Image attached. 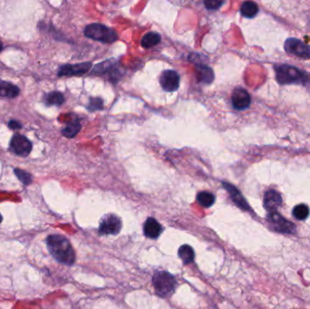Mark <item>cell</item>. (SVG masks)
<instances>
[{
  "instance_id": "6da1fadb",
  "label": "cell",
  "mask_w": 310,
  "mask_h": 309,
  "mask_svg": "<svg viewBox=\"0 0 310 309\" xmlns=\"http://www.w3.org/2000/svg\"><path fill=\"white\" fill-rule=\"evenodd\" d=\"M47 249L52 257L59 263L72 266L76 261V253L67 237L61 235H50L46 238Z\"/></svg>"
},
{
  "instance_id": "7a4b0ae2",
  "label": "cell",
  "mask_w": 310,
  "mask_h": 309,
  "mask_svg": "<svg viewBox=\"0 0 310 309\" xmlns=\"http://www.w3.org/2000/svg\"><path fill=\"white\" fill-rule=\"evenodd\" d=\"M276 80L282 85L286 84H303L310 83V76L298 67L288 65H275Z\"/></svg>"
},
{
  "instance_id": "3957f363",
  "label": "cell",
  "mask_w": 310,
  "mask_h": 309,
  "mask_svg": "<svg viewBox=\"0 0 310 309\" xmlns=\"http://www.w3.org/2000/svg\"><path fill=\"white\" fill-rule=\"evenodd\" d=\"M153 285L155 293L161 298H167L172 295L177 282L172 274L166 271H158L153 277Z\"/></svg>"
},
{
  "instance_id": "277c9868",
  "label": "cell",
  "mask_w": 310,
  "mask_h": 309,
  "mask_svg": "<svg viewBox=\"0 0 310 309\" xmlns=\"http://www.w3.org/2000/svg\"><path fill=\"white\" fill-rule=\"evenodd\" d=\"M84 36L88 39L106 44H111L118 39L116 32L114 29L98 23H94L87 26L84 29Z\"/></svg>"
},
{
  "instance_id": "5b68a950",
  "label": "cell",
  "mask_w": 310,
  "mask_h": 309,
  "mask_svg": "<svg viewBox=\"0 0 310 309\" xmlns=\"http://www.w3.org/2000/svg\"><path fill=\"white\" fill-rule=\"evenodd\" d=\"M121 219L115 214H106L100 221L99 233L102 235H117L122 230Z\"/></svg>"
},
{
  "instance_id": "8992f818",
  "label": "cell",
  "mask_w": 310,
  "mask_h": 309,
  "mask_svg": "<svg viewBox=\"0 0 310 309\" xmlns=\"http://www.w3.org/2000/svg\"><path fill=\"white\" fill-rule=\"evenodd\" d=\"M268 221L274 231L285 234H293L296 232V227L292 222L286 220L279 213L271 212L268 215Z\"/></svg>"
},
{
  "instance_id": "52a82bcc",
  "label": "cell",
  "mask_w": 310,
  "mask_h": 309,
  "mask_svg": "<svg viewBox=\"0 0 310 309\" xmlns=\"http://www.w3.org/2000/svg\"><path fill=\"white\" fill-rule=\"evenodd\" d=\"M285 50L290 55L298 56L303 59H310V45L305 44L299 39L290 38L286 40L284 44Z\"/></svg>"
},
{
  "instance_id": "ba28073f",
  "label": "cell",
  "mask_w": 310,
  "mask_h": 309,
  "mask_svg": "<svg viewBox=\"0 0 310 309\" xmlns=\"http://www.w3.org/2000/svg\"><path fill=\"white\" fill-rule=\"evenodd\" d=\"M10 149L15 154L26 157L32 151V144L26 136L17 133L12 137Z\"/></svg>"
},
{
  "instance_id": "9c48e42d",
  "label": "cell",
  "mask_w": 310,
  "mask_h": 309,
  "mask_svg": "<svg viewBox=\"0 0 310 309\" xmlns=\"http://www.w3.org/2000/svg\"><path fill=\"white\" fill-rule=\"evenodd\" d=\"M232 101L233 107L236 110H245L251 104V97L247 90L241 87H237L233 91Z\"/></svg>"
},
{
  "instance_id": "30bf717a",
  "label": "cell",
  "mask_w": 310,
  "mask_h": 309,
  "mask_svg": "<svg viewBox=\"0 0 310 309\" xmlns=\"http://www.w3.org/2000/svg\"><path fill=\"white\" fill-rule=\"evenodd\" d=\"M160 83L164 91L174 92L179 88L180 77L175 71L167 70L161 74Z\"/></svg>"
},
{
  "instance_id": "8fae6325",
  "label": "cell",
  "mask_w": 310,
  "mask_h": 309,
  "mask_svg": "<svg viewBox=\"0 0 310 309\" xmlns=\"http://www.w3.org/2000/svg\"><path fill=\"white\" fill-rule=\"evenodd\" d=\"M91 63H81L77 65H66L59 68V77H72V76H81L87 73L91 67Z\"/></svg>"
},
{
  "instance_id": "7c38bea8",
  "label": "cell",
  "mask_w": 310,
  "mask_h": 309,
  "mask_svg": "<svg viewBox=\"0 0 310 309\" xmlns=\"http://www.w3.org/2000/svg\"><path fill=\"white\" fill-rule=\"evenodd\" d=\"M282 204V197L276 191L271 190L267 192L264 196V207L269 213L276 212Z\"/></svg>"
},
{
  "instance_id": "4fadbf2b",
  "label": "cell",
  "mask_w": 310,
  "mask_h": 309,
  "mask_svg": "<svg viewBox=\"0 0 310 309\" xmlns=\"http://www.w3.org/2000/svg\"><path fill=\"white\" fill-rule=\"evenodd\" d=\"M223 186L224 188L227 190L228 193H230L231 198L232 199L233 202L238 206V208H240L241 210H249V205L246 201V199H244L242 194L240 193V192L238 189L234 187L232 184L227 183V182H223Z\"/></svg>"
},
{
  "instance_id": "5bb4252c",
  "label": "cell",
  "mask_w": 310,
  "mask_h": 309,
  "mask_svg": "<svg viewBox=\"0 0 310 309\" xmlns=\"http://www.w3.org/2000/svg\"><path fill=\"white\" fill-rule=\"evenodd\" d=\"M144 235L149 238H157L162 232L161 224L154 218L147 219L144 225Z\"/></svg>"
},
{
  "instance_id": "9a60e30c",
  "label": "cell",
  "mask_w": 310,
  "mask_h": 309,
  "mask_svg": "<svg viewBox=\"0 0 310 309\" xmlns=\"http://www.w3.org/2000/svg\"><path fill=\"white\" fill-rule=\"evenodd\" d=\"M197 77L200 83H211L214 79V74L211 68L203 65H196Z\"/></svg>"
},
{
  "instance_id": "2e32d148",
  "label": "cell",
  "mask_w": 310,
  "mask_h": 309,
  "mask_svg": "<svg viewBox=\"0 0 310 309\" xmlns=\"http://www.w3.org/2000/svg\"><path fill=\"white\" fill-rule=\"evenodd\" d=\"M19 93L20 90L17 85L0 80V96L14 98L17 97Z\"/></svg>"
},
{
  "instance_id": "e0dca14e",
  "label": "cell",
  "mask_w": 310,
  "mask_h": 309,
  "mask_svg": "<svg viewBox=\"0 0 310 309\" xmlns=\"http://www.w3.org/2000/svg\"><path fill=\"white\" fill-rule=\"evenodd\" d=\"M240 13L244 17L253 18L259 13V6L252 1H246L240 6Z\"/></svg>"
},
{
  "instance_id": "ac0fdd59",
  "label": "cell",
  "mask_w": 310,
  "mask_h": 309,
  "mask_svg": "<svg viewBox=\"0 0 310 309\" xmlns=\"http://www.w3.org/2000/svg\"><path fill=\"white\" fill-rule=\"evenodd\" d=\"M178 255L179 257L181 258V260H183L184 264H190L192 263L194 260V257H195V253H194V250L191 246L189 245H183L178 251Z\"/></svg>"
},
{
  "instance_id": "d6986e66",
  "label": "cell",
  "mask_w": 310,
  "mask_h": 309,
  "mask_svg": "<svg viewBox=\"0 0 310 309\" xmlns=\"http://www.w3.org/2000/svg\"><path fill=\"white\" fill-rule=\"evenodd\" d=\"M160 41H161V36L159 34L156 32H149L144 35V38L141 41V44L145 48H150L156 45Z\"/></svg>"
},
{
  "instance_id": "ffe728a7",
  "label": "cell",
  "mask_w": 310,
  "mask_h": 309,
  "mask_svg": "<svg viewBox=\"0 0 310 309\" xmlns=\"http://www.w3.org/2000/svg\"><path fill=\"white\" fill-rule=\"evenodd\" d=\"M197 201L204 208H210L215 202V196L208 192H201L197 195Z\"/></svg>"
},
{
  "instance_id": "44dd1931",
  "label": "cell",
  "mask_w": 310,
  "mask_h": 309,
  "mask_svg": "<svg viewBox=\"0 0 310 309\" xmlns=\"http://www.w3.org/2000/svg\"><path fill=\"white\" fill-rule=\"evenodd\" d=\"M81 130V124L78 121L68 123L66 127L62 130V133L67 138H74Z\"/></svg>"
},
{
  "instance_id": "7402d4cb",
  "label": "cell",
  "mask_w": 310,
  "mask_h": 309,
  "mask_svg": "<svg viewBox=\"0 0 310 309\" xmlns=\"http://www.w3.org/2000/svg\"><path fill=\"white\" fill-rule=\"evenodd\" d=\"M293 216L299 221H304L310 216V208L308 205H297L293 210Z\"/></svg>"
},
{
  "instance_id": "603a6c76",
  "label": "cell",
  "mask_w": 310,
  "mask_h": 309,
  "mask_svg": "<svg viewBox=\"0 0 310 309\" xmlns=\"http://www.w3.org/2000/svg\"><path fill=\"white\" fill-rule=\"evenodd\" d=\"M65 102L64 95L59 92H52L46 95L45 103L48 105H61Z\"/></svg>"
},
{
  "instance_id": "cb8c5ba5",
  "label": "cell",
  "mask_w": 310,
  "mask_h": 309,
  "mask_svg": "<svg viewBox=\"0 0 310 309\" xmlns=\"http://www.w3.org/2000/svg\"><path fill=\"white\" fill-rule=\"evenodd\" d=\"M14 171H15V174L18 178V180L22 183H24L25 185H29V184L32 183L33 177L30 173H28L27 171H23V170H20L18 168H16Z\"/></svg>"
},
{
  "instance_id": "d4e9b609",
  "label": "cell",
  "mask_w": 310,
  "mask_h": 309,
  "mask_svg": "<svg viewBox=\"0 0 310 309\" xmlns=\"http://www.w3.org/2000/svg\"><path fill=\"white\" fill-rule=\"evenodd\" d=\"M224 4V2H221V1H216V0H208V1H205L204 5L206 6L207 9L209 10H215L218 9L219 7H221Z\"/></svg>"
},
{
  "instance_id": "484cf974",
  "label": "cell",
  "mask_w": 310,
  "mask_h": 309,
  "mask_svg": "<svg viewBox=\"0 0 310 309\" xmlns=\"http://www.w3.org/2000/svg\"><path fill=\"white\" fill-rule=\"evenodd\" d=\"M88 108L90 111L102 109V108H103V102H102V100L99 99V98H95V99L91 100Z\"/></svg>"
},
{
  "instance_id": "4316f807",
  "label": "cell",
  "mask_w": 310,
  "mask_h": 309,
  "mask_svg": "<svg viewBox=\"0 0 310 309\" xmlns=\"http://www.w3.org/2000/svg\"><path fill=\"white\" fill-rule=\"evenodd\" d=\"M8 127L12 129V130H17V129H20V128L22 127V125L18 121H10L9 123H8Z\"/></svg>"
},
{
  "instance_id": "83f0119b",
  "label": "cell",
  "mask_w": 310,
  "mask_h": 309,
  "mask_svg": "<svg viewBox=\"0 0 310 309\" xmlns=\"http://www.w3.org/2000/svg\"><path fill=\"white\" fill-rule=\"evenodd\" d=\"M2 48H3V44H2V42L0 41V51L2 50Z\"/></svg>"
},
{
  "instance_id": "f1b7e54d",
  "label": "cell",
  "mask_w": 310,
  "mask_h": 309,
  "mask_svg": "<svg viewBox=\"0 0 310 309\" xmlns=\"http://www.w3.org/2000/svg\"><path fill=\"white\" fill-rule=\"evenodd\" d=\"M2 220H3V218H2V215H1V213H0V223H1Z\"/></svg>"
}]
</instances>
